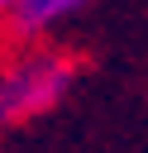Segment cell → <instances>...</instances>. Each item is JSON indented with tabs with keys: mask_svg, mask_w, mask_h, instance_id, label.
<instances>
[{
	"mask_svg": "<svg viewBox=\"0 0 148 153\" xmlns=\"http://www.w3.org/2000/svg\"><path fill=\"white\" fill-rule=\"evenodd\" d=\"M76 72H81L76 57L57 48H29L0 62V129L53 110L76 86Z\"/></svg>",
	"mask_w": 148,
	"mask_h": 153,
	"instance_id": "1",
	"label": "cell"
},
{
	"mask_svg": "<svg viewBox=\"0 0 148 153\" xmlns=\"http://www.w3.org/2000/svg\"><path fill=\"white\" fill-rule=\"evenodd\" d=\"M81 5H91V0H14L10 14H5V24H10L14 38H43L62 19H72Z\"/></svg>",
	"mask_w": 148,
	"mask_h": 153,
	"instance_id": "2",
	"label": "cell"
},
{
	"mask_svg": "<svg viewBox=\"0 0 148 153\" xmlns=\"http://www.w3.org/2000/svg\"><path fill=\"white\" fill-rule=\"evenodd\" d=\"M10 5H14V0H0V14H10Z\"/></svg>",
	"mask_w": 148,
	"mask_h": 153,
	"instance_id": "3",
	"label": "cell"
}]
</instances>
